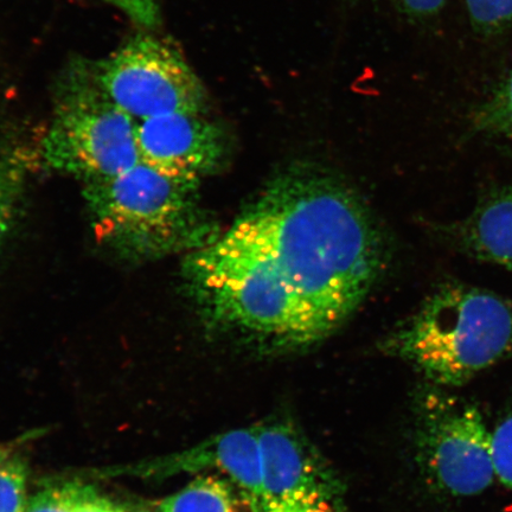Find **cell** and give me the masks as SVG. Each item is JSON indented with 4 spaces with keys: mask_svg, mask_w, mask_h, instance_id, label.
Returning <instances> with one entry per match:
<instances>
[{
    "mask_svg": "<svg viewBox=\"0 0 512 512\" xmlns=\"http://www.w3.org/2000/svg\"><path fill=\"white\" fill-rule=\"evenodd\" d=\"M41 160L85 184L117 177L140 163L137 121L108 98L98 79L75 80L56 106Z\"/></svg>",
    "mask_w": 512,
    "mask_h": 512,
    "instance_id": "5",
    "label": "cell"
},
{
    "mask_svg": "<svg viewBox=\"0 0 512 512\" xmlns=\"http://www.w3.org/2000/svg\"><path fill=\"white\" fill-rule=\"evenodd\" d=\"M30 163L27 153L0 145V249L17 222Z\"/></svg>",
    "mask_w": 512,
    "mask_h": 512,
    "instance_id": "13",
    "label": "cell"
},
{
    "mask_svg": "<svg viewBox=\"0 0 512 512\" xmlns=\"http://www.w3.org/2000/svg\"><path fill=\"white\" fill-rule=\"evenodd\" d=\"M224 235L270 261L330 330L356 309L380 270L366 211L312 171L279 178Z\"/></svg>",
    "mask_w": 512,
    "mask_h": 512,
    "instance_id": "1",
    "label": "cell"
},
{
    "mask_svg": "<svg viewBox=\"0 0 512 512\" xmlns=\"http://www.w3.org/2000/svg\"><path fill=\"white\" fill-rule=\"evenodd\" d=\"M419 432L422 469L435 488L452 497L488 490L496 477L492 432L469 403L433 400Z\"/></svg>",
    "mask_w": 512,
    "mask_h": 512,
    "instance_id": "7",
    "label": "cell"
},
{
    "mask_svg": "<svg viewBox=\"0 0 512 512\" xmlns=\"http://www.w3.org/2000/svg\"><path fill=\"white\" fill-rule=\"evenodd\" d=\"M113 512H125L124 510L114 508ZM137 512H147V511H137Z\"/></svg>",
    "mask_w": 512,
    "mask_h": 512,
    "instance_id": "23",
    "label": "cell"
},
{
    "mask_svg": "<svg viewBox=\"0 0 512 512\" xmlns=\"http://www.w3.org/2000/svg\"><path fill=\"white\" fill-rule=\"evenodd\" d=\"M403 14L414 18H427L437 15L447 0H389Z\"/></svg>",
    "mask_w": 512,
    "mask_h": 512,
    "instance_id": "20",
    "label": "cell"
},
{
    "mask_svg": "<svg viewBox=\"0 0 512 512\" xmlns=\"http://www.w3.org/2000/svg\"><path fill=\"white\" fill-rule=\"evenodd\" d=\"M466 254L512 270V189L491 191L456 228Z\"/></svg>",
    "mask_w": 512,
    "mask_h": 512,
    "instance_id": "11",
    "label": "cell"
},
{
    "mask_svg": "<svg viewBox=\"0 0 512 512\" xmlns=\"http://www.w3.org/2000/svg\"><path fill=\"white\" fill-rule=\"evenodd\" d=\"M206 471H216L219 475L226 476L245 499L249 510L258 512L262 496V459L258 426L222 433L172 456L108 473L111 476L165 478L179 473Z\"/></svg>",
    "mask_w": 512,
    "mask_h": 512,
    "instance_id": "10",
    "label": "cell"
},
{
    "mask_svg": "<svg viewBox=\"0 0 512 512\" xmlns=\"http://www.w3.org/2000/svg\"><path fill=\"white\" fill-rule=\"evenodd\" d=\"M185 256V284L211 325L277 350L306 347L331 331L254 249L223 234Z\"/></svg>",
    "mask_w": 512,
    "mask_h": 512,
    "instance_id": "2",
    "label": "cell"
},
{
    "mask_svg": "<svg viewBox=\"0 0 512 512\" xmlns=\"http://www.w3.org/2000/svg\"><path fill=\"white\" fill-rule=\"evenodd\" d=\"M262 496L258 512H343L342 485L291 421L258 425Z\"/></svg>",
    "mask_w": 512,
    "mask_h": 512,
    "instance_id": "8",
    "label": "cell"
},
{
    "mask_svg": "<svg viewBox=\"0 0 512 512\" xmlns=\"http://www.w3.org/2000/svg\"><path fill=\"white\" fill-rule=\"evenodd\" d=\"M389 351L441 386H462L512 355V302L447 285L390 338Z\"/></svg>",
    "mask_w": 512,
    "mask_h": 512,
    "instance_id": "4",
    "label": "cell"
},
{
    "mask_svg": "<svg viewBox=\"0 0 512 512\" xmlns=\"http://www.w3.org/2000/svg\"><path fill=\"white\" fill-rule=\"evenodd\" d=\"M496 477L512 491V414L492 432Z\"/></svg>",
    "mask_w": 512,
    "mask_h": 512,
    "instance_id": "17",
    "label": "cell"
},
{
    "mask_svg": "<svg viewBox=\"0 0 512 512\" xmlns=\"http://www.w3.org/2000/svg\"><path fill=\"white\" fill-rule=\"evenodd\" d=\"M82 490L80 484L49 486L29 499L25 512H73Z\"/></svg>",
    "mask_w": 512,
    "mask_h": 512,
    "instance_id": "16",
    "label": "cell"
},
{
    "mask_svg": "<svg viewBox=\"0 0 512 512\" xmlns=\"http://www.w3.org/2000/svg\"><path fill=\"white\" fill-rule=\"evenodd\" d=\"M96 79L121 111L143 121L172 113H206L208 94L181 53L152 36L127 42Z\"/></svg>",
    "mask_w": 512,
    "mask_h": 512,
    "instance_id": "6",
    "label": "cell"
},
{
    "mask_svg": "<svg viewBox=\"0 0 512 512\" xmlns=\"http://www.w3.org/2000/svg\"><path fill=\"white\" fill-rule=\"evenodd\" d=\"M10 447L0 445V464L10 457Z\"/></svg>",
    "mask_w": 512,
    "mask_h": 512,
    "instance_id": "22",
    "label": "cell"
},
{
    "mask_svg": "<svg viewBox=\"0 0 512 512\" xmlns=\"http://www.w3.org/2000/svg\"><path fill=\"white\" fill-rule=\"evenodd\" d=\"M137 143L140 162L198 183L226 162L230 146L227 131L206 113H172L139 121Z\"/></svg>",
    "mask_w": 512,
    "mask_h": 512,
    "instance_id": "9",
    "label": "cell"
},
{
    "mask_svg": "<svg viewBox=\"0 0 512 512\" xmlns=\"http://www.w3.org/2000/svg\"><path fill=\"white\" fill-rule=\"evenodd\" d=\"M198 187L142 162L117 177L87 183L95 238L134 262L195 252L219 236L200 206Z\"/></svg>",
    "mask_w": 512,
    "mask_h": 512,
    "instance_id": "3",
    "label": "cell"
},
{
    "mask_svg": "<svg viewBox=\"0 0 512 512\" xmlns=\"http://www.w3.org/2000/svg\"><path fill=\"white\" fill-rule=\"evenodd\" d=\"M27 466L17 457L0 464V512H25L29 499Z\"/></svg>",
    "mask_w": 512,
    "mask_h": 512,
    "instance_id": "14",
    "label": "cell"
},
{
    "mask_svg": "<svg viewBox=\"0 0 512 512\" xmlns=\"http://www.w3.org/2000/svg\"><path fill=\"white\" fill-rule=\"evenodd\" d=\"M114 505L104 497L96 495L92 488L83 486L73 512H113Z\"/></svg>",
    "mask_w": 512,
    "mask_h": 512,
    "instance_id": "21",
    "label": "cell"
},
{
    "mask_svg": "<svg viewBox=\"0 0 512 512\" xmlns=\"http://www.w3.org/2000/svg\"><path fill=\"white\" fill-rule=\"evenodd\" d=\"M106 2L123 11L132 21L143 27H155L158 23L157 0H106Z\"/></svg>",
    "mask_w": 512,
    "mask_h": 512,
    "instance_id": "19",
    "label": "cell"
},
{
    "mask_svg": "<svg viewBox=\"0 0 512 512\" xmlns=\"http://www.w3.org/2000/svg\"><path fill=\"white\" fill-rule=\"evenodd\" d=\"M158 512H238L235 486L227 478L198 476L157 503Z\"/></svg>",
    "mask_w": 512,
    "mask_h": 512,
    "instance_id": "12",
    "label": "cell"
},
{
    "mask_svg": "<svg viewBox=\"0 0 512 512\" xmlns=\"http://www.w3.org/2000/svg\"><path fill=\"white\" fill-rule=\"evenodd\" d=\"M484 124L512 142V72L486 112Z\"/></svg>",
    "mask_w": 512,
    "mask_h": 512,
    "instance_id": "18",
    "label": "cell"
},
{
    "mask_svg": "<svg viewBox=\"0 0 512 512\" xmlns=\"http://www.w3.org/2000/svg\"><path fill=\"white\" fill-rule=\"evenodd\" d=\"M471 21L486 32H496L512 24V0H465Z\"/></svg>",
    "mask_w": 512,
    "mask_h": 512,
    "instance_id": "15",
    "label": "cell"
}]
</instances>
